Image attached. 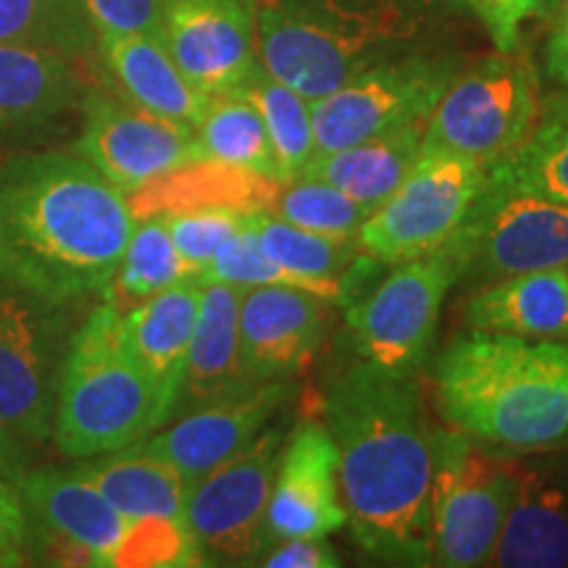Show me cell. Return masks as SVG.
Listing matches in <instances>:
<instances>
[{
  "label": "cell",
  "mask_w": 568,
  "mask_h": 568,
  "mask_svg": "<svg viewBox=\"0 0 568 568\" xmlns=\"http://www.w3.org/2000/svg\"><path fill=\"white\" fill-rule=\"evenodd\" d=\"M27 508L17 481L0 477V550L24 552Z\"/></svg>",
  "instance_id": "cell-42"
},
{
  "label": "cell",
  "mask_w": 568,
  "mask_h": 568,
  "mask_svg": "<svg viewBox=\"0 0 568 568\" xmlns=\"http://www.w3.org/2000/svg\"><path fill=\"white\" fill-rule=\"evenodd\" d=\"M77 466L124 518H184L187 481L142 439L122 450L77 460Z\"/></svg>",
  "instance_id": "cell-27"
},
{
  "label": "cell",
  "mask_w": 568,
  "mask_h": 568,
  "mask_svg": "<svg viewBox=\"0 0 568 568\" xmlns=\"http://www.w3.org/2000/svg\"><path fill=\"white\" fill-rule=\"evenodd\" d=\"M453 77L450 63L422 55L374 61L329 95L311 101L316 153H332L406 124L426 122Z\"/></svg>",
  "instance_id": "cell-12"
},
{
  "label": "cell",
  "mask_w": 568,
  "mask_h": 568,
  "mask_svg": "<svg viewBox=\"0 0 568 568\" xmlns=\"http://www.w3.org/2000/svg\"><path fill=\"white\" fill-rule=\"evenodd\" d=\"M324 426L355 542L387 564H432L435 429L408 376L347 366L326 393Z\"/></svg>",
  "instance_id": "cell-1"
},
{
  "label": "cell",
  "mask_w": 568,
  "mask_h": 568,
  "mask_svg": "<svg viewBox=\"0 0 568 568\" xmlns=\"http://www.w3.org/2000/svg\"><path fill=\"white\" fill-rule=\"evenodd\" d=\"M195 138L203 161L284 180L264 119L240 90L211 95L195 126Z\"/></svg>",
  "instance_id": "cell-28"
},
{
  "label": "cell",
  "mask_w": 568,
  "mask_h": 568,
  "mask_svg": "<svg viewBox=\"0 0 568 568\" xmlns=\"http://www.w3.org/2000/svg\"><path fill=\"white\" fill-rule=\"evenodd\" d=\"M466 272L489 280L568 266V205L481 187L471 213L447 243Z\"/></svg>",
  "instance_id": "cell-13"
},
{
  "label": "cell",
  "mask_w": 568,
  "mask_h": 568,
  "mask_svg": "<svg viewBox=\"0 0 568 568\" xmlns=\"http://www.w3.org/2000/svg\"><path fill=\"white\" fill-rule=\"evenodd\" d=\"M98 51L126 101L195 130L211 98L182 74L159 32L98 34Z\"/></svg>",
  "instance_id": "cell-22"
},
{
  "label": "cell",
  "mask_w": 568,
  "mask_h": 568,
  "mask_svg": "<svg viewBox=\"0 0 568 568\" xmlns=\"http://www.w3.org/2000/svg\"><path fill=\"white\" fill-rule=\"evenodd\" d=\"M326 332V301L305 290L243 287L240 355L247 382H276L308 366Z\"/></svg>",
  "instance_id": "cell-19"
},
{
  "label": "cell",
  "mask_w": 568,
  "mask_h": 568,
  "mask_svg": "<svg viewBox=\"0 0 568 568\" xmlns=\"http://www.w3.org/2000/svg\"><path fill=\"white\" fill-rule=\"evenodd\" d=\"M437 406L460 435L506 450L568 437V343L468 332L435 368Z\"/></svg>",
  "instance_id": "cell-3"
},
{
  "label": "cell",
  "mask_w": 568,
  "mask_h": 568,
  "mask_svg": "<svg viewBox=\"0 0 568 568\" xmlns=\"http://www.w3.org/2000/svg\"><path fill=\"white\" fill-rule=\"evenodd\" d=\"M240 92L258 109L261 119H264L284 180L301 174L305 163L316 155L311 101H305L301 92L287 88L284 82L274 80L261 63H255Z\"/></svg>",
  "instance_id": "cell-33"
},
{
  "label": "cell",
  "mask_w": 568,
  "mask_h": 568,
  "mask_svg": "<svg viewBox=\"0 0 568 568\" xmlns=\"http://www.w3.org/2000/svg\"><path fill=\"white\" fill-rule=\"evenodd\" d=\"M474 332L529 339L568 337V268L500 276L466 303Z\"/></svg>",
  "instance_id": "cell-24"
},
{
  "label": "cell",
  "mask_w": 568,
  "mask_h": 568,
  "mask_svg": "<svg viewBox=\"0 0 568 568\" xmlns=\"http://www.w3.org/2000/svg\"><path fill=\"white\" fill-rule=\"evenodd\" d=\"M92 30L105 32H159L161 0H82Z\"/></svg>",
  "instance_id": "cell-38"
},
{
  "label": "cell",
  "mask_w": 568,
  "mask_h": 568,
  "mask_svg": "<svg viewBox=\"0 0 568 568\" xmlns=\"http://www.w3.org/2000/svg\"><path fill=\"white\" fill-rule=\"evenodd\" d=\"M266 568H337L339 558L326 537H290L276 539L274 548L261 556Z\"/></svg>",
  "instance_id": "cell-41"
},
{
  "label": "cell",
  "mask_w": 568,
  "mask_h": 568,
  "mask_svg": "<svg viewBox=\"0 0 568 568\" xmlns=\"http://www.w3.org/2000/svg\"><path fill=\"white\" fill-rule=\"evenodd\" d=\"M201 295L203 280H190L148 297L122 314L124 343L142 372L151 376L166 424L174 418Z\"/></svg>",
  "instance_id": "cell-21"
},
{
  "label": "cell",
  "mask_w": 568,
  "mask_h": 568,
  "mask_svg": "<svg viewBox=\"0 0 568 568\" xmlns=\"http://www.w3.org/2000/svg\"><path fill=\"white\" fill-rule=\"evenodd\" d=\"M17 566H30L24 552L19 550H0V568H17Z\"/></svg>",
  "instance_id": "cell-45"
},
{
  "label": "cell",
  "mask_w": 568,
  "mask_h": 568,
  "mask_svg": "<svg viewBox=\"0 0 568 568\" xmlns=\"http://www.w3.org/2000/svg\"><path fill=\"white\" fill-rule=\"evenodd\" d=\"M74 151L130 197L161 176L203 161L195 130L132 101L90 90Z\"/></svg>",
  "instance_id": "cell-14"
},
{
  "label": "cell",
  "mask_w": 568,
  "mask_h": 568,
  "mask_svg": "<svg viewBox=\"0 0 568 568\" xmlns=\"http://www.w3.org/2000/svg\"><path fill=\"white\" fill-rule=\"evenodd\" d=\"M247 222L258 234L266 255L287 272L314 276V280H337L351 284V274L361 253L355 240H337L316 234L301 226L282 222L266 209L247 211Z\"/></svg>",
  "instance_id": "cell-31"
},
{
  "label": "cell",
  "mask_w": 568,
  "mask_h": 568,
  "mask_svg": "<svg viewBox=\"0 0 568 568\" xmlns=\"http://www.w3.org/2000/svg\"><path fill=\"white\" fill-rule=\"evenodd\" d=\"M266 211L280 216L282 222L301 226V230L337 240L358 237L361 226L374 213V209L353 201L343 190L301 174L276 182Z\"/></svg>",
  "instance_id": "cell-35"
},
{
  "label": "cell",
  "mask_w": 568,
  "mask_h": 568,
  "mask_svg": "<svg viewBox=\"0 0 568 568\" xmlns=\"http://www.w3.org/2000/svg\"><path fill=\"white\" fill-rule=\"evenodd\" d=\"M34 450L38 447L13 435L9 426L0 424V477L19 481L21 474L34 466Z\"/></svg>",
  "instance_id": "cell-43"
},
{
  "label": "cell",
  "mask_w": 568,
  "mask_h": 568,
  "mask_svg": "<svg viewBox=\"0 0 568 568\" xmlns=\"http://www.w3.org/2000/svg\"><path fill=\"white\" fill-rule=\"evenodd\" d=\"M240 297L243 287L224 282H203L201 308L184 361L176 414L203 406L232 389L253 385L243 372L240 355Z\"/></svg>",
  "instance_id": "cell-23"
},
{
  "label": "cell",
  "mask_w": 568,
  "mask_h": 568,
  "mask_svg": "<svg viewBox=\"0 0 568 568\" xmlns=\"http://www.w3.org/2000/svg\"><path fill=\"white\" fill-rule=\"evenodd\" d=\"M347 524L337 485V447L322 422H301L282 447L268 495V545L329 537Z\"/></svg>",
  "instance_id": "cell-17"
},
{
  "label": "cell",
  "mask_w": 568,
  "mask_h": 568,
  "mask_svg": "<svg viewBox=\"0 0 568 568\" xmlns=\"http://www.w3.org/2000/svg\"><path fill=\"white\" fill-rule=\"evenodd\" d=\"M287 397V379L253 382L222 397H213L203 406L184 410L176 422L163 424L159 432L142 439V445L169 460L190 489L211 468L251 445Z\"/></svg>",
  "instance_id": "cell-16"
},
{
  "label": "cell",
  "mask_w": 568,
  "mask_h": 568,
  "mask_svg": "<svg viewBox=\"0 0 568 568\" xmlns=\"http://www.w3.org/2000/svg\"><path fill=\"white\" fill-rule=\"evenodd\" d=\"M424 130L426 122H414L339 151L316 153L305 163L301 176L322 180L343 190L353 201L376 209L395 193L397 184L406 180L410 166L422 155Z\"/></svg>",
  "instance_id": "cell-26"
},
{
  "label": "cell",
  "mask_w": 568,
  "mask_h": 568,
  "mask_svg": "<svg viewBox=\"0 0 568 568\" xmlns=\"http://www.w3.org/2000/svg\"><path fill=\"white\" fill-rule=\"evenodd\" d=\"M487 184L568 205V103L537 119L506 159L487 166Z\"/></svg>",
  "instance_id": "cell-29"
},
{
  "label": "cell",
  "mask_w": 568,
  "mask_h": 568,
  "mask_svg": "<svg viewBox=\"0 0 568 568\" xmlns=\"http://www.w3.org/2000/svg\"><path fill=\"white\" fill-rule=\"evenodd\" d=\"M134 222L130 197L74 148L0 159V274L53 301L103 295Z\"/></svg>",
  "instance_id": "cell-2"
},
{
  "label": "cell",
  "mask_w": 568,
  "mask_h": 568,
  "mask_svg": "<svg viewBox=\"0 0 568 568\" xmlns=\"http://www.w3.org/2000/svg\"><path fill=\"white\" fill-rule=\"evenodd\" d=\"M203 550L184 518L145 516L126 521L124 537L113 552L111 566L132 568H166V566H201Z\"/></svg>",
  "instance_id": "cell-36"
},
{
  "label": "cell",
  "mask_w": 568,
  "mask_h": 568,
  "mask_svg": "<svg viewBox=\"0 0 568 568\" xmlns=\"http://www.w3.org/2000/svg\"><path fill=\"white\" fill-rule=\"evenodd\" d=\"M282 453V432L266 429L211 468L187 489L184 521L201 545L203 558L247 564L268 548V495Z\"/></svg>",
  "instance_id": "cell-11"
},
{
  "label": "cell",
  "mask_w": 568,
  "mask_h": 568,
  "mask_svg": "<svg viewBox=\"0 0 568 568\" xmlns=\"http://www.w3.org/2000/svg\"><path fill=\"white\" fill-rule=\"evenodd\" d=\"M560 19H568V0H566V6H564V13H560Z\"/></svg>",
  "instance_id": "cell-46"
},
{
  "label": "cell",
  "mask_w": 568,
  "mask_h": 568,
  "mask_svg": "<svg viewBox=\"0 0 568 568\" xmlns=\"http://www.w3.org/2000/svg\"><path fill=\"white\" fill-rule=\"evenodd\" d=\"M548 69L556 80L568 84V19H560L548 45Z\"/></svg>",
  "instance_id": "cell-44"
},
{
  "label": "cell",
  "mask_w": 568,
  "mask_h": 568,
  "mask_svg": "<svg viewBox=\"0 0 568 568\" xmlns=\"http://www.w3.org/2000/svg\"><path fill=\"white\" fill-rule=\"evenodd\" d=\"M487 166L468 155L422 148L406 180L361 226V253L374 264H403L456 237L485 187Z\"/></svg>",
  "instance_id": "cell-8"
},
{
  "label": "cell",
  "mask_w": 568,
  "mask_h": 568,
  "mask_svg": "<svg viewBox=\"0 0 568 568\" xmlns=\"http://www.w3.org/2000/svg\"><path fill=\"white\" fill-rule=\"evenodd\" d=\"M518 464L460 432H435L432 564L485 566L514 500Z\"/></svg>",
  "instance_id": "cell-7"
},
{
  "label": "cell",
  "mask_w": 568,
  "mask_h": 568,
  "mask_svg": "<svg viewBox=\"0 0 568 568\" xmlns=\"http://www.w3.org/2000/svg\"><path fill=\"white\" fill-rule=\"evenodd\" d=\"M176 251L203 276L213 255L243 230L245 211L234 205H193V209L161 213Z\"/></svg>",
  "instance_id": "cell-37"
},
{
  "label": "cell",
  "mask_w": 568,
  "mask_h": 568,
  "mask_svg": "<svg viewBox=\"0 0 568 568\" xmlns=\"http://www.w3.org/2000/svg\"><path fill=\"white\" fill-rule=\"evenodd\" d=\"M190 280H201V274L176 251L161 213H151L134 222L116 274L103 293V303L124 314L148 297Z\"/></svg>",
  "instance_id": "cell-30"
},
{
  "label": "cell",
  "mask_w": 568,
  "mask_h": 568,
  "mask_svg": "<svg viewBox=\"0 0 568 568\" xmlns=\"http://www.w3.org/2000/svg\"><path fill=\"white\" fill-rule=\"evenodd\" d=\"M71 308L0 274V424L34 447L53 437Z\"/></svg>",
  "instance_id": "cell-6"
},
{
  "label": "cell",
  "mask_w": 568,
  "mask_h": 568,
  "mask_svg": "<svg viewBox=\"0 0 568 568\" xmlns=\"http://www.w3.org/2000/svg\"><path fill=\"white\" fill-rule=\"evenodd\" d=\"M159 34L209 98L243 88L258 63L253 0H161Z\"/></svg>",
  "instance_id": "cell-15"
},
{
  "label": "cell",
  "mask_w": 568,
  "mask_h": 568,
  "mask_svg": "<svg viewBox=\"0 0 568 568\" xmlns=\"http://www.w3.org/2000/svg\"><path fill=\"white\" fill-rule=\"evenodd\" d=\"M253 19L258 63L305 101L329 95L406 34L387 0H255Z\"/></svg>",
  "instance_id": "cell-5"
},
{
  "label": "cell",
  "mask_w": 568,
  "mask_h": 568,
  "mask_svg": "<svg viewBox=\"0 0 568 568\" xmlns=\"http://www.w3.org/2000/svg\"><path fill=\"white\" fill-rule=\"evenodd\" d=\"M537 119L535 71L500 51L453 77L426 119L422 148H443L493 166L527 138Z\"/></svg>",
  "instance_id": "cell-9"
},
{
  "label": "cell",
  "mask_w": 568,
  "mask_h": 568,
  "mask_svg": "<svg viewBox=\"0 0 568 568\" xmlns=\"http://www.w3.org/2000/svg\"><path fill=\"white\" fill-rule=\"evenodd\" d=\"M203 282H224L234 284V287H264V284H282V287H295L305 290V293L318 295L326 303L337 305H351V284L337 282V280H314V276H303L276 264L266 255L264 247L258 243V234L247 222L245 211V224L234 237L226 243L222 251L213 255V261L205 266L201 276Z\"/></svg>",
  "instance_id": "cell-34"
},
{
  "label": "cell",
  "mask_w": 568,
  "mask_h": 568,
  "mask_svg": "<svg viewBox=\"0 0 568 568\" xmlns=\"http://www.w3.org/2000/svg\"><path fill=\"white\" fill-rule=\"evenodd\" d=\"M163 424L151 376L124 343L122 311L101 303L71 335L51 443L82 460L140 443Z\"/></svg>",
  "instance_id": "cell-4"
},
{
  "label": "cell",
  "mask_w": 568,
  "mask_h": 568,
  "mask_svg": "<svg viewBox=\"0 0 568 568\" xmlns=\"http://www.w3.org/2000/svg\"><path fill=\"white\" fill-rule=\"evenodd\" d=\"M24 556L30 560V566H98L95 556L84 545L42 527L32 518H27Z\"/></svg>",
  "instance_id": "cell-40"
},
{
  "label": "cell",
  "mask_w": 568,
  "mask_h": 568,
  "mask_svg": "<svg viewBox=\"0 0 568 568\" xmlns=\"http://www.w3.org/2000/svg\"><path fill=\"white\" fill-rule=\"evenodd\" d=\"M489 564L503 568L568 564V497L552 474L518 466L514 500Z\"/></svg>",
  "instance_id": "cell-25"
},
{
  "label": "cell",
  "mask_w": 568,
  "mask_h": 568,
  "mask_svg": "<svg viewBox=\"0 0 568 568\" xmlns=\"http://www.w3.org/2000/svg\"><path fill=\"white\" fill-rule=\"evenodd\" d=\"M466 3L485 21L495 45L500 51H514L524 21L545 13L558 0H466Z\"/></svg>",
  "instance_id": "cell-39"
},
{
  "label": "cell",
  "mask_w": 568,
  "mask_h": 568,
  "mask_svg": "<svg viewBox=\"0 0 568 568\" xmlns=\"http://www.w3.org/2000/svg\"><path fill=\"white\" fill-rule=\"evenodd\" d=\"M27 518L84 545L98 566H111L126 521L80 466H32L17 481Z\"/></svg>",
  "instance_id": "cell-20"
},
{
  "label": "cell",
  "mask_w": 568,
  "mask_h": 568,
  "mask_svg": "<svg viewBox=\"0 0 568 568\" xmlns=\"http://www.w3.org/2000/svg\"><path fill=\"white\" fill-rule=\"evenodd\" d=\"M464 276L450 245L395 264L387 280L347 305L361 358L395 376H410L429 353L447 290Z\"/></svg>",
  "instance_id": "cell-10"
},
{
  "label": "cell",
  "mask_w": 568,
  "mask_h": 568,
  "mask_svg": "<svg viewBox=\"0 0 568 568\" xmlns=\"http://www.w3.org/2000/svg\"><path fill=\"white\" fill-rule=\"evenodd\" d=\"M0 45L48 48L84 59L98 48L82 0H0Z\"/></svg>",
  "instance_id": "cell-32"
},
{
  "label": "cell",
  "mask_w": 568,
  "mask_h": 568,
  "mask_svg": "<svg viewBox=\"0 0 568 568\" xmlns=\"http://www.w3.org/2000/svg\"><path fill=\"white\" fill-rule=\"evenodd\" d=\"M566 268H568V266H566Z\"/></svg>",
  "instance_id": "cell-47"
},
{
  "label": "cell",
  "mask_w": 568,
  "mask_h": 568,
  "mask_svg": "<svg viewBox=\"0 0 568 568\" xmlns=\"http://www.w3.org/2000/svg\"><path fill=\"white\" fill-rule=\"evenodd\" d=\"M80 55L48 48L0 45V145L45 140L88 98Z\"/></svg>",
  "instance_id": "cell-18"
}]
</instances>
